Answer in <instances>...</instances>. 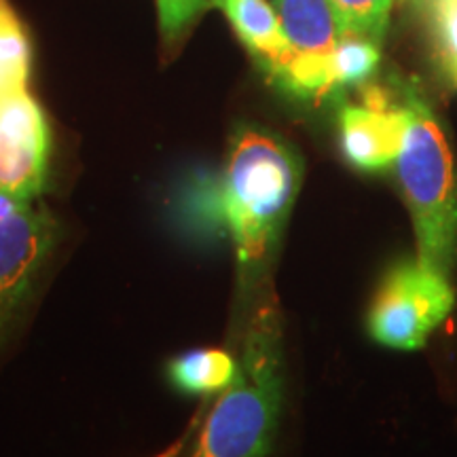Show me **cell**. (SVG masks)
Listing matches in <instances>:
<instances>
[{"mask_svg":"<svg viewBox=\"0 0 457 457\" xmlns=\"http://www.w3.org/2000/svg\"><path fill=\"white\" fill-rule=\"evenodd\" d=\"M301 185V153L276 131L239 123L219 168L182 179L176 212L193 231L231 239L239 276L250 286L276 254Z\"/></svg>","mask_w":457,"mask_h":457,"instance_id":"1","label":"cell"},{"mask_svg":"<svg viewBox=\"0 0 457 457\" xmlns=\"http://www.w3.org/2000/svg\"><path fill=\"white\" fill-rule=\"evenodd\" d=\"M284 404L282 320L262 303L237 356L236 375L216 400L187 457H271Z\"/></svg>","mask_w":457,"mask_h":457,"instance_id":"2","label":"cell"},{"mask_svg":"<svg viewBox=\"0 0 457 457\" xmlns=\"http://www.w3.org/2000/svg\"><path fill=\"white\" fill-rule=\"evenodd\" d=\"M407 114L403 148L396 163L411 222L417 256L445 276L457 261V170L441 121L413 85H403Z\"/></svg>","mask_w":457,"mask_h":457,"instance_id":"3","label":"cell"},{"mask_svg":"<svg viewBox=\"0 0 457 457\" xmlns=\"http://www.w3.org/2000/svg\"><path fill=\"white\" fill-rule=\"evenodd\" d=\"M449 278L420 256L396 262L369 307L370 339L398 352L421 350L453 312L455 290Z\"/></svg>","mask_w":457,"mask_h":457,"instance_id":"4","label":"cell"},{"mask_svg":"<svg viewBox=\"0 0 457 457\" xmlns=\"http://www.w3.org/2000/svg\"><path fill=\"white\" fill-rule=\"evenodd\" d=\"M290 43V57L270 81L299 100H324L335 94L330 57L341 38L330 0H271Z\"/></svg>","mask_w":457,"mask_h":457,"instance_id":"5","label":"cell"},{"mask_svg":"<svg viewBox=\"0 0 457 457\" xmlns=\"http://www.w3.org/2000/svg\"><path fill=\"white\" fill-rule=\"evenodd\" d=\"M60 239V222L45 208L0 222V343L37 288L38 278Z\"/></svg>","mask_w":457,"mask_h":457,"instance_id":"6","label":"cell"},{"mask_svg":"<svg viewBox=\"0 0 457 457\" xmlns=\"http://www.w3.org/2000/svg\"><path fill=\"white\" fill-rule=\"evenodd\" d=\"M51 129L47 114L26 91L0 100V188L32 204L47 182Z\"/></svg>","mask_w":457,"mask_h":457,"instance_id":"7","label":"cell"},{"mask_svg":"<svg viewBox=\"0 0 457 457\" xmlns=\"http://www.w3.org/2000/svg\"><path fill=\"white\" fill-rule=\"evenodd\" d=\"M407 114L392 106L379 87L364 85L362 104H343L339 111V146L345 162L358 171L394 168L403 148Z\"/></svg>","mask_w":457,"mask_h":457,"instance_id":"8","label":"cell"},{"mask_svg":"<svg viewBox=\"0 0 457 457\" xmlns=\"http://www.w3.org/2000/svg\"><path fill=\"white\" fill-rule=\"evenodd\" d=\"M216 9L267 77L288 60L290 43L271 0H216Z\"/></svg>","mask_w":457,"mask_h":457,"instance_id":"9","label":"cell"},{"mask_svg":"<svg viewBox=\"0 0 457 457\" xmlns=\"http://www.w3.org/2000/svg\"><path fill=\"white\" fill-rule=\"evenodd\" d=\"M237 358L216 347H197L179 353L165 364V377L176 392L187 396H208L222 392L236 375Z\"/></svg>","mask_w":457,"mask_h":457,"instance_id":"10","label":"cell"},{"mask_svg":"<svg viewBox=\"0 0 457 457\" xmlns=\"http://www.w3.org/2000/svg\"><path fill=\"white\" fill-rule=\"evenodd\" d=\"M32 71V45L11 0H0V96L26 91Z\"/></svg>","mask_w":457,"mask_h":457,"instance_id":"11","label":"cell"},{"mask_svg":"<svg viewBox=\"0 0 457 457\" xmlns=\"http://www.w3.org/2000/svg\"><path fill=\"white\" fill-rule=\"evenodd\" d=\"M379 43L364 37H353V34L341 37L330 57L335 94L341 89L364 87L379 68Z\"/></svg>","mask_w":457,"mask_h":457,"instance_id":"12","label":"cell"},{"mask_svg":"<svg viewBox=\"0 0 457 457\" xmlns=\"http://www.w3.org/2000/svg\"><path fill=\"white\" fill-rule=\"evenodd\" d=\"M424 13L434 57L451 79L457 72V0H411Z\"/></svg>","mask_w":457,"mask_h":457,"instance_id":"13","label":"cell"},{"mask_svg":"<svg viewBox=\"0 0 457 457\" xmlns=\"http://www.w3.org/2000/svg\"><path fill=\"white\" fill-rule=\"evenodd\" d=\"M396 0H330L337 21H339L341 37L353 34L370 41H384L387 26H390L392 4Z\"/></svg>","mask_w":457,"mask_h":457,"instance_id":"14","label":"cell"},{"mask_svg":"<svg viewBox=\"0 0 457 457\" xmlns=\"http://www.w3.org/2000/svg\"><path fill=\"white\" fill-rule=\"evenodd\" d=\"M155 4L163 43L174 47L185 41L187 34L210 9L216 7V0H155Z\"/></svg>","mask_w":457,"mask_h":457,"instance_id":"15","label":"cell"},{"mask_svg":"<svg viewBox=\"0 0 457 457\" xmlns=\"http://www.w3.org/2000/svg\"><path fill=\"white\" fill-rule=\"evenodd\" d=\"M28 205H32V204H28V202H24V199L15 197L13 193L0 188V222L13 219V216L24 212Z\"/></svg>","mask_w":457,"mask_h":457,"instance_id":"16","label":"cell"},{"mask_svg":"<svg viewBox=\"0 0 457 457\" xmlns=\"http://www.w3.org/2000/svg\"><path fill=\"white\" fill-rule=\"evenodd\" d=\"M182 445H185L182 441H180V443H176L174 447L168 449V451H165L163 455H159V457H179V455H180V451H182Z\"/></svg>","mask_w":457,"mask_h":457,"instance_id":"17","label":"cell"},{"mask_svg":"<svg viewBox=\"0 0 457 457\" xmlns=\"http://www.w3.org/2000/svg\"><path fill=\"white\" fill-rule=\"evenodd\" d=\"M449 81H451V85H453V87L457 89V72L453 74V77H451V79H449Z\"/></svg>","mask_w":457,"mask_h":457,"instance_id":"18","label":"cell"},{"mask_svg":"<svg viewBox=\"0 0 457 457\" xmlns=\"http://www.w3.org/2000/svg\"><path fill=\"white\" fill-rule=\"evenodd\" d=\"M398 4H407V3H411V0H396Z\"/></svg>","mask_w":457,"mask_h":457,"instance_id":"19","label":"cell"},{"mask_svg":"<svg viewBox=\"0 0 457 457\" xmlns=\"http://www.w3.org/2000/svg\"><path fill=\"white\" fill-rule=\"evenodd\" d=\"M0 100H3V96H0Z\"/></svg>","mask_w":457,"mask_h":457,"instance_id":"20","label":"cell"}]
</instances>
